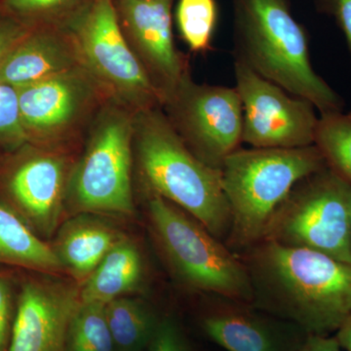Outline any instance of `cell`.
I'll use <instances>...</instances> for the list:
<instances>
[{"label":"cell","mask_w":351,"mask_h":351,"mask_svg":"<svg viewBox=\"0 0 351 351\" xmlns=\"http://www.w3.org/2000/svg\"><path fill=\"white\" fill-rule=\"evenodd\" d=\"M13 319L12 282L0 274V351H8Z\"/></svg>","instance_id":"cell-26"},{"label":"cell","mask_w":351,"mask_h":351,"mask_svg":"<svg viewBox=\"0 0 351 351\" xmlns=\"http://www.w3.org/2000/svg\"><path fill=\"white\" fill-rule=\"evenodd\" d=\"M71 169L63 154L43 149L24 157L8 176L12 209L41 239L62 225Z\"/></svg>","instance_id":"cell-14"},{"label":"cell","mask_w":351,"mask_h":351,"mask_svg":"<svg viewBox=\"0 0 351 351\" xmlns=\"http://www.w3.org/2000/svg\"><path fill=\"white\" fill-rule=\"evenodd\" d=\"M133 130L134 154L149 195L169 201L217 239L230 230L232 214L221 170L193 154L162 108L134 112Z\"/></svg>","instance_id":"cell-3"},{"label":"cell","mask_w":351,"mask_h":351,"mask_svg":"<svg viewBox=\"0 0 351 351\" xmlns=\"http://www.w3.org/2000/svg\"><path fill=\"white\" fill-rule=\"evenodd\" d=\"M246 267L258 306L306 335H334L351 314L350 263L263 240Z\"/></svg>","instance_id":"cell-1"},{"label":"cell","mask_w":351,"mask_h":351,"mask_svg":"<svg viewBox=\"0 0 351 351\" xmlns=\"http://www.w3.org/2000/svg\"><path fill=\"white\" fill-rule=\"evenodd\" d=\"M173 0H114L122 34L164 100L189 75L176 48Z\"/></svg>","instance_id":"cell-12"},{"label":"cell","mask_w":351,"mask_h":351,"mask_svg":"<svg viewBox=\"0 0 351 351\" xmlns=\"http://www.w3.org/2000/svg\"><path fill=\"white\" fill-rule=\"evenodd\" d=\"M350 237L351 184L325 167L295 184L263 240L351 263Z\"/></svg>","instance_id":"cell-7"},{"label":"cell","mask_w":351,"mask_h":351,"mask_svg":"<svg viewBox=\"0 0 351 351\" xmlns=\"http://www.w3.org/2000/svg\"><path fill=\"white\" fill-rule=\"evenodd\" d=\"M66 351H117L108 328L106 304L80 302L69 324Z\"/></svg>","instance_id":"cell-23"},{"label":"cell","mask_w":351,"mask_h":351,"mask_svg":"<svg viewBox=\"0 0 351 351\" xmlns=\"http://www.w3.org/2000/svg\"><path fill=\"white\" fill-rule=\"evenodd\" d=\"M149 346L151 351H189L181 331L171 319L159 321Z\"/></svg>","instance_id":"cell-27"},{"label":"cell","mask_w":351,"mask_h":351,"mask_svg":"<svg viewBox=\"0 0 351 351\" xmlns=\"http://www.w3.org/2000/svg\"><path fill=\"white\" fill-rule=\"evenodd\" d=\"M0 263L46 276L64 272L52 245L46 243L12 208L0 202Z\"/></svg>","instance_id":"cell-19"},{"label":"cell","mask_w":351,"mask_h":351,"mask_svg":"<svg viewBox=\"0 0 351 351\" xmlns=\"http://www.w3.org/2000/svg\"><path fill=\"white\" fill-rule=\"evenodd\" d=\"M350 247H351V237H350Z\"/></svg>","instance_id":"cell-32"},{"label":"cell","mask_w":351,"mask_h":351,"mask_svg":"<svg viewBox=\"0 0 351 351\" xmlns=\"http://www.w3.org/2000/svg\"><path fill=\"white\" fill-rule=\"evenodd\" d=\"M334 336L343 350L351 351V314L338 331L335 332Z\"/></svg>","instance_id":"cell-31"},{"label":"cell","mask_w":351,"mask_h":351,"mask_svg":"<svg viewBox=\"0 0 351 351\" xmlns=\"http://www.w3.org/2000/svg\"><path fill=\"white\" fill-rule=\"evenodd\" d=\"M298 351H345L334 335H307Z\"/></svg>","instance_id":"cell-30"},{"label":"cell","mask_w":351,"mask_h":351,"mask_svg":"<svg viewBox=\"0 0 351 351\" xmlns=\"http://www.w3.org/2000/svg\"><path fill=\"white\" fill-rule=\"evenodd\" d=\"M313 145L327 167L351 184V110L320 114Z\"/></svg>","instance_id":"cell-22"},{"label":"cell","mask_w":351,"mask_h":351,"mask_svg":"<svg viewBox=\"0 0 351 351\" xmlns=\"http://www.w3.org/2000/svg\"><path fill=\"white\" fill-rule=\"evenodd\" d=\"M29 143L21 119L17 89L0 82V147L16 151Z\"/></svg>","instance_id":"cell-25"},{"label":"cell","mask_w":351,"mask_h":351,"mask_svg":"<svg viewBox=\"0 0 351 351\" xmlns=\"http://www.w3.org/2000/svg\"><path fill=\"white\" fill-rule=\"evenodd\" d=\"M56 276L23 284L8 351H66L69 324L82 302L80 284Z\"/></svg>","instance_id":"cell-13"},{"label":"cell","mask_w":351,"mask_h":351,"mask_svg":"<svg viewBox=\"0 0 351 351\" xmlns=\"http://www.w3.org/2000/svg\"><path fill=\"white\" fill-rule=\"evenodd\" d=\"M29 143L54 144L93 107L101 88L82 66L16 88Z\"/></svg>","instance_id":"cell-11"},{"label":"cell","mask_w":351,"mask_h":351,"mask_svg":"<svg viewBox=\"0 0 351 351\" xmlns=\"http://www.w3.org/2000/svg\"><path fill=\"white\" fill-rule=\"evenodd\" d=\"M242 108V142L257 149H294L313 145L318 117L313 104L234 61Z\"/></svg>","instance_id":"cell-10"},{"label":"cell","mask_w":351,"mask_h":351,"mask_svg":"<svg viewBox=\"0 0 351 351\" xmlns=\"http://www.w3.org/2000/svg\"><path fill=\"white\" fill-rule=\"evenodd\" d=\"M133 136V112L110 100L99 113L84 154L69 176L66 208L73 215L135 213Z\"/></svg>","instance_id":"cell-5"},{"label":"cell","mask_w":351,"mask_h":351,"mask_svg":"<svg viewBox=\"0 0 351 351\" xmlns=\"http://www.w3.org/2000/svg\"><path fill=\"white\" fill-rule=\"evenodd\" d=\"M176 20L189 49L204 52L211 45L218 21L216 0H179Z\"/></svg>","instance_id":"cell-24"},{"label":"cell","mask_w":351,"mask_h":351,"mask_svg":"<svg viewBox=\"0 0 351 351\" xmlns=\"http://www.w3.org/2000/svg\"><path fill=\"white\" fill-rule=\"evenodd\" d=\"M101 215L76 214L58 228L52 245L64 272L82 284L123 237Z\"/></svg>","instance_id":"cell-17"},{"label":"cell","mask_w":351,"mask_h":351,"mask_svg":"<svg viewBox=\"0 0 351 351\" xmlns=\"http://www.w3.org/2000/svg\"><path fill=\"white\" fill-rule=\"evenodd\" d=\"M235 61L313 104L320 114L343 112L346 101L315 71L306 29L289 0H232Z\"/></svg>","instance_id":"cell-2"},{"label":"cell","mask_w":351,"mask_h":351,"mask_svg":"<svg viewBox=\"0 0 351 351\" xmlns=\"http://www.w3.org/2000/svg\"><path fill=\"white\" fill-rule=\"evenodd\" d=\"M66 31L82 68L110 100L131 112L162 108V98L120 29L114 0H94Z\"/></svg>","instance_id":"cell-8"},{"label":"cell","mask_w":351,"mask_h":351,"mask_svg":"<svg viewBox=\"0 0 351 351\" xmlns=\"http://www.w3.org/2000/svg\"><path fill=\"white\" fill-rule=\"evenodd\" d=\"M94 0H0V11L31 29L57 27L66 29Z\"/></svg>","instance_id":"cell-21"},{"label":"cell","mask_w":351,"mask_h":351,"mask_svg":"<svg viewBox=\"0 0 351 351\" xmlns=\"http://www.w3.org/2000/svg\"><path fill=\"white\" fill-rule=\"evenodd\" d=\"M327 167L315 145L294 149H239L221 166V184L237 246L262 241L272 217L306 176Z\"/></svg>","instance_id":"cell-4"},{"label":"cell","mask_w":351,"mask_h":351,"mask_svg":"<svg viewBox=\"0 0 351 351\" xmlns=\"http://www.w3.org/2000/svg\"><path fill=\"white\" fill-rule=\"evenodd\" d=\"M117 351H141L151 343L159 321L140 302L123 295L106 304Z\"/></svg>","instance_id":"cell-20"},{"label":"cell","mask_w":351,"mask_h":351,"mask_svg":"<svg viewBox=\"0 0 351 351\" xmlns=\"http://www.w3.org/2000/svg\"><path fill=\"white\" fill-rule=\"evenodd\" d=\"M293 327L239 308L219 309L202 320L208 338L228 351H298L304 339L298 341Z\"/></svg>","instance_id":"cell-16"},{"label":"cell","mask_w":351,"mask_h":351,"mask_svg":"<svg viewBox=\"0 0 351 351\" xmlns=\"http://www.w3.org/2000/svg\"><path fill=\"white\" fill-rule=\"evenodd\" d=\"M162 110L186 147L215 169L243 143V108L235 87L199 84L189 73Z\"/></svg>","instance_id":"cell-9"},{"label":"cell","mask_w":351,"mask_h":351,"mask_svg":"<svg viewBox=\"0 0 351 351\" xmlns=\"http://www.w3.org/2000/svg\"><path fill=\"white\" fill-rule=\"evenodd\" d=\"M82 66L71 34L64 29L29 31L0 63V82L18 88Z\"/></svg>","instance_id":"cell-15"},{"label":"cell","mask_w":351,"mask_h":351,"mask_svg":"<svg viewBox=\"0 0 351 351\" xmlns=\"http://www.w3.org/2000/svg\"><path fill=\"white\" fill-rule=\"evenodd\" d=\"M144 276V258L138 245L123 235L80 284V299L107 304L137 290Z\"/></svg>","instance_id":"cell-18"},{"label":"cell","mask_w":351,"mask_h":351,"mask_svg":"<svg viewBox=\"0 0 351 351\" xmlns=\"http://www.w3.org/2000/svg\"><path fill=\"white\" fill-rule=\"evenodd\" d=\"M320 13L336 21L345 36L351 59V0H313Z\"/></svg>","instance_id":"cell-28"},{"label":"cell","mask_w":351,"mask_h":351,"mask_svg":"<svg viewBox=\"0 0 351 351\" xmlns=\"http://www.w3.org/2000/svg\"><path fill=\"white\" fill-rule=\"evenodd\" d=\"M147 215L157 245L182 283L232 300H253L246 265L199 221L156 195H149Z\"/></svg>","instance_id":"cell-6"},{"label":"cell","mask_w":351,"mask_h":351,"mask_svg":"<svg viewBox=\"0 0 351 351\" xmlns=\"http://www.w3.org/2000/svg\"><path fill=\"white\" fill-rule=\"evenodd\" d=\"M31 29L20 21L0 11V63L14 46L29 34Z\"/></svg>","instance_id":"cell-29"}]
</instances>
